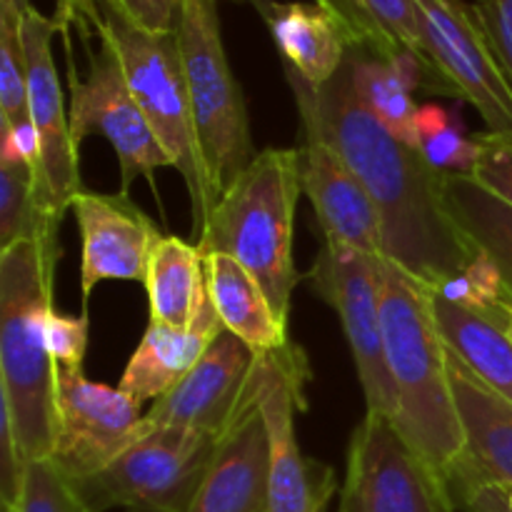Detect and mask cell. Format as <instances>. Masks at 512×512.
I'll list each match as a JSON object with an SVG mask.
<instances>
[{
  "instance_id": "obj_1",
  "label": "cell",
  "mask_w": 512,
  "mask_h": 512,
  "mask_svg": "<svg viewBox=\"0 0 512 512\" xmlns=\"http://www.w3.org/2000/svg\"><path fill=\"white\" fill-rule=\"evenodd\" d=\"M285 78L298 105L300 133L325 140L368 190L380 215L385 258L430 290L468 270L480 253L445 205L443 173L365 108L348 63L325 85L305 83L288 68Z\"/></svg>"
},
{
  "instance_id": "obj_2",
  "label": "cell",
  "mask_w": 512,
  "mask_h": 512,
  "mask_svg": "<svg viewBox=\"0 0 512 512\" xmlns=\"http://www.w3.org/2000/svg\"><path fill=\"white\" fill-rule=\"evenodd\" d=\"M60 248L18 240L0 250V398L23 463L50 460L55 448V360L48 315Z\"/></svg>"
},
{
  "instance_id": "obj_3",
  "label": "cell",
  "mask_w": 512,
  "mask_h": 512,
  "mask_svg": "<svg viewBox=\"0 0 512 512\" xmlns=\"http://www.w3.org/2000/svg\"><path fill=\"white\" fill-rule=\"evenodd\" d=\"M380 303L385 355L398 395L395 425L445 480L463 453L465 435L450 388V353L435 323L433 290L383 258Z\"/></svg>"
},
{
  "instance_id": "obj_4",
  "label": "cell",
  "mask_w": 512,
  "mask_h": 512,
  "mask_svg": "<svg viewBox=\"0 0 512 512\" xmlns=\"http://www.w3.org/2000/svg\"><path fill=\"white\" fill-rule=\"evenodd\" d=\"M53 18L63 28H88L118 55L135 103L140 105L155 138L173 160V168L188 185L193 205V238H198L210 213V195L195 135L178 33H153L140 28L105 0H58Z\"/></svg>"
},
{
  "instance_id": "obj_5",
  "label": "cell",
  "mask_w": 512,
  "mask_h": 512,
  "mask_svg": "<svg viewBox=\"0 0 512 512\" xmlns=\"http://www.w3.org/2000/svg\"><path fill=\"white\" fill-rule=\"evenodd\" d=\"M300 193V150H260L220 195L195 238L203 255H230L245 265L283 323H288L290 300L300 283L293 260V225Z\"/></svg>"
},
{
  "instance_id": "obj_6",
  "label": "cell",
  "mask_w": 512,
  "mask_h": 512,
  "mask_svg": "<svg viewBox=\"0 0 512 512\" xmlns=\"http://www.w3.org/2000/svg\"><path fill=\"white\" fill-rule=\"evenodd\" d=\"M210 210L255 160L243 90L230 70L220 28V0H180L175 25ZM210 215V213H208Z\"/></svg>"
},
{
  "instance_id": "obj_7",
  "label": "cell",
  "mask_w": 512,
  "mask_h": 512,
  "mask_svg": "<svg viewBox=\"0 0 512 512\" xmlns=\"http://www.w3.org/2000/svg\"><path fill=\"white\" fill-rule=\"evenodd\" d=\"M218 440L195 430H145L108 468L73 485L88 512H188Z\"/></svg>"
},
{
  "instance_id": "obj_8",
  "label": "cell",
  "mask_w": 512,
  "mask_h": 512,
  "mask_svg": "<svg viewBox=\"0 0 512 512\" xmlns=\"http://www.w3.org/2000/svg\"><path fill=\"white\" fill-rule=\"evenodd\" d=\"M338 512H455L438 470L393 418L365 413L348 445Z\"/></svg>"
},
{
  "instance_id": "obj_9",
  "label": "cell",
  "mask_w": 512,
  "mask_h": 512,
  "mask_svg": "<svg viewBox=\"0 0 512 512\" xmlns=\"http://www.w3.org/2000/svg\"><path fill=\"white\" fill-rule=\"evenodd\" d=\"M380 260L383 258L323 240L308 280L343 323L368 413H383L395 420L398 395L385 355Z\"/></svg>"
},
{
  "instance_id": "obj_10",
  "label": "cell",
  "mask_w": 512,
  "mask_h": 512,
  "mask_svg": "<svg viewBox=\"0 0 512 512\" xmlns=\"http://www.w3.org/2000/svg\"><path fill=\"white\" fill-rule=\"evenodd\" d=\"M83 38L88 50L85 78L78 75L70 45L65 43L70 78V133L78 148L90 135H100L113 145L120 163L123 193H128L135 178H148L153 183L155 170L173 168V160L158 143L148 118L135 103L113 48L103 38H98V48L90 45L88 35Z\"/></svg>"
},
{
  "instance_id": "obj_11",
  "label": "cell",
  "mask_w": 512,
  "mask_h": 512,
  "mask_svg": "<svg viewBox=\"0 0 512 512\" xmlns=\"http://www.w3.org/2000/svg\"><path fill=\"white\" fill-rule=\"evenodd\" d=\"M310 378L303 348L265 353L258 378V408L270 440L268 508L265 512H325L338 490L330 465L303 455L295 435V410L305 408Z\"/></svg>"
},
{
  "instance_id": "obj_12",
  "label": "cell",
  "mask_w": 512,
  "mask_h": 512,
  "mask_svg": "<svg viewBox=\"0 0 512 512\" xmlns=\"http://www.w3.org/2000/svg\"><path fill=\"white\" fill-rule=\"evenodd\" d=\"M138 400L120 388L90 383L83 368L55 375V448L50 460L70 483L108 468L145 435Z\"/></svg>"
},
{
  "instance_id": "obj_13",
  "label": "cell",
  "mask_w": 512,
  "mask_h": 512,
  "mask_svg": "<svg viewBox=\"0 0 512 512\" xmlns=\"http://www.w3.org/2000/svg\"><path fill=\"white\" fill-rule=\"evenodd\" d=\"M425 43L460 100H468L490 133L512 130V83L495 58L478 13L465 0H418Z\"/></svg>"
},
{
  "instance_id": "obj_14",
  "label": "cell",
  "mask_w": 512,
  "mask_h": 512,
  "mask_svg": "<svg viewBox=\"0 0 512 512\" xmlns=\"http://www.w3.org/2000/svg\"><path fill=\"white\" fill-rule=\"evenodd\" d=\"M263 355L223 330L200 363L168 395L150 405L143 430L180 428L220 438L253 390Z\"/></svg>"
},
{
  "instance_id": "obj_15",
  "label": "cell",
  "mask_w": 512,
  "mask_h": 512,
  "mask_svg": "<svg viewBox=\"0 0 512 512\" xmlns=\"http://www.w3.org/2000/svg\"><path fill=\"white\" fill-rule=\"evenodd\" d=\"M63 33L55 18L30 8L23 13V48L28 63L30 120L40 138V175L43 195L50 210L63 220L75 195L83 193L78 165V145L70 133V113L60 90L58 68L53 60V35Z\"/></svg>"
},
{
  "instance_id": "obj_16",
  "label": "cell",
  "mask_w": 512,
  "mask_h": 512,
  "mask_svg": "<svg viewBox=\"0 0 512 512\" xmlns=\"http://www.w3.org/2000/svg\"><path fill=\"white\" fill-rule=\"evenodd\" d=\"M70 210L83 238L80 293L88 305L90 293L103 280L145 283L150 258L165 235L158 225L130 200L128 193L75 195Z\"/></svg>"
},
{
  "instance_id": "obj_17",
  "label": "cell",
  "mask_w": 512,
  "mask_h": 512,
  "mask_svg": "<svg viewBox=\"0 0 512 512\" xmlns=\"http://www.w3.org/2000/svg\"><path fill=\"white\" fill-rule=\"evenodd\" d=\"M448 373L465 435L463 453L445 475L455 505L470 490L512 488V403L480 383L453 353L448 355Z\"/></svg>"
},
{
  "instance_id": "obj_18",
  "label": "cell",
  "mask_w": 512,
  "mask_h": 512,
  "mask_svg": "<svg viewBox=\"0 0 512 512\" xmlns=\"http://www.w3.org/2000/svg\"><path fill=\"white\" fill-rule=\"evenodd\" d=\"M258 378L260 368L243 408L220 435L213 463L188 512H265L268 508L270 440L258 408Z\"/></svg>"
},
{
  "instance_id": "obj_19",
  "label": "cell",
  "mask_w": 512,
  "mask_h": 512,
  "mask_svg": "<svg viewBox=\"0 0 512 512\" xmlns=\"http://www.w3.org/2000/svg\"><path fill=\"white\" fill-rule=\"evenodd\" d=\"M298 150L303 193L313 203L325 240L385 258L380 215L350 165L313 133H303Z\"/></svg>"
},
{
  "instance_id": "obj_20",
  "label": "cell",
  "mask_w": 512,
  "mask_h": 512,
  "mask_svg": "<svg viewBox=\"0 0 512 512\" xmlns=\"http://www.w3.org/2000/svg\"><path fill=\"white\" fill-rule=\"evenodd\" d=\"M223 330L225 325L215 313L210 295L198 320L190 328L150 323L133 358L125 365L118 388L138 400L140 405L155 403L168 395L200 363V358L208 353L213 340Z\"/></svg>"
},
{
  "instance_id": "obj_21",
  "label": "cell",
  "mask_w": 512,
  "mask_h": 512,
  "mask_svg": "<svg viewBox=\"0 0 512 512\" xmlns=\"http://www.w3.org/2000/svg\"><path fill=\"white\" fill-rule=\"evenodd\" d=\"M315 5L335 20L348 48L390 60H415L455 90L425 43L418 0H315Z\"/></svg>"
},
{
  "instance_id": "obj_22",
  "label": "cell",
  "mask_w": 512,
  "mask_h": 512,
  "mask_svg": "<svg viewBox=\"0 0 512 512\" xmlns=\"http://www.w3.org/2000/svg\"><path fill=\"white\" fill-rule=\"evenodd\" d=\"M353 88L365 108L405 143L418 148V113L413 90L430 95H455V90L415 60H390L360 48H348L345 55Z\"/></svg>"
},
{
  "instance_id": "obj_23",
  "label": "cell",
  "mask_w": 512,
  "mask_h": 512,
  "mask_svg": "<svg viewBox=\"0 0 512 512\" xmlns=\"http://www.w3.org/2000/svg\"><path fill=\"white\" fill-rule=\"evenodd\" d=\"M248 3L263 15L283 58V68L298 73L310 85H325L343 68L348 43L335 20L320 5L275 0Z\"/></svg>"
},
{
  "instance_id": "obj_24",
  "label": "cell",
  "mask_w": 512,
  "mask_h": 512,
  "mask_svg": "<svg viewBox=\"0 0 512 512\" xmlns=\"http://www.w3.org/2000/svg\"><path fill=\"white\" fill-rule=\"evenodd\" d=\"M208 295L225 330L238 335L258 353L288 350V323L278 318L268 295L245 265L230 255H205Z\"/></svg>"
},
{
  "instance_id": "obj_25",
  "label": "cell",
  "mask_w": 512,
  "mask_h": 512,
  "mask_svg": "<svg viewBox=\"0 0 512 512\" xmlns=\"http://www.w3.org/2000/svg\"><path fill=\"white\" fill-rule=\"evenodd\" d=\"M435 323L445 348L493 393L512 403V338L495 313L463 308L433 293Z\"/></svg>"
},
{
  "instance_id": "obj_26",
  "label": "cell",
  "mask_w": 512,
  "mask_h": 512,
  "mask_svg": "<svg viewBox=\"0 0 512 512\" xmlns=\"http://www.w3.org/2000/svg\"><path fill=\"white\" fill-rule=\"evenodd\" d=\"M145 290L150 323L190 328L208 303V270L198 245L165 235L150 258Z\"/></svg>"
},
{
  "instance_id": "obj_27",
  "label": "cell",
  "mask_w": 512,
  "mask_h": 512,
  "mask_svg": "<svg viewBox=\"0 0 512 512\" xmlns=\"http://www.w3.org/2000/svg\"><path fill=\"white\" fill-rule=\"evenodd\" d=\"M443 198L468 243L495 265L512 303V205L463 173H443Z\"/></svg>"
},
{
  "instance_id": "obj_28",
  "label": "cell",
  "mask_w": 512,
  "mask_h": 512,
  "mask_svg": "<svg viewBox=\"0 0 512 512\" xmlns=\"http://www.w3.org/2000/svg\"><path fill=\"white\" fill-rule=\"evenodd\" d=\"M30 120L28 63L23 48V13L10 0H0V123Z\"/></svg>"
},
{
  "instance_id": "obj_29",
  "label": "cell",
  "mask_w": 512,
  "mask_h": 512,
  "mask_svg": "<svg viewBox=\"0 0 512 512\" xmlns=\"http://www.w3.org/2000/svg\"><path fill=\"white\" fill-rule=\"evenodd\" d=\"M418 150L440 173H473L475 138L468 135L458 110L423 105L418 113Z\"/></svg>"
},
{
  "instance_id": "obj_30",
  "label": "cell",
  "mask_w": 512,
  "mask_h": 512,
  "mask_svg": "<svg viewBox=\"0 0 512 512\" xmlns=\"http://www.w3.org/2000/svg\"><path fill=\"white\" fill-rule=\"evenodd\" d=\"M5 512H88L75 485L65 478L53 460H33L25 468L23 490L15 508Z\"/></svg>"
},
{
  "instance_id": "obj_31",
  "label": "cell",
  "mask_w": 512,
  "mask_h": 512,
  "mask_svg": "<svg viewBox=\"0 0 512 512\" xmlns=\"http://www.w3.org/2000/svg\"><path fill=\"white\" fill-rule=\"evenodd\" d=\"M475 165L470 178L512 205V130L475 133Z\"/></svg>"
},
{
  "instance_id": "obj_32",
  "label": "cell",
  "mask_w": 512,
  "mask_h": 512,
  "mask_svg": "<svg viewBox=\"0 0 512 512\" xmlns=\"http://www.w3.org/2000/svg\"><path fill=\"white\" fill-rule=\"evenodd\" d=\"M45 333H48L55 368H83L85 348H88V315L83 313L80 318H73L53 310L48 315Z\"/></svg>"
},
{
  "instance_id": "obj_33",
  "label": "cell",
  "mask_w": 512,
  "mask_h": 512,
  "mask_svg": "<svg viewBox=\"0 0 512 512\" xmlns=\"http://www.w3.org/2000/svg\"><path fill=\"white\" fill-rule=\"evenodd\" d=\"M473 8L493 45L495 58L512 83V0H478Z\"/></svg>"
},
{
  "instance_id": "obj_34",
  "label": "cell",
  "mask_w": 512,
  "mask_h": 512,
  "mask_svg": "<svg viewBox=\"0 0 512 512\" xmlns=\"http://www.w3.org/2000/svg\"><path fill=\"white\" fill-rule=\"evenodd\" d=\"M105 3L153 33H170L178 25L180 0H105Z\"/></svg>"
},
{
  "instance_id": "obj_35",
  "label": "cell",
  "mask_w": 512,
  "mask_h": 512,
  "mask_svg": "<svg viewBox=\"0 0 512 512\" xmlns=\"http://www.w3.org/2000/svg\"><path fill=\"white\" fill-rule=\"evenodd\" d=\"M455 510H463V512H510L508 495H505V488H498V485H488V488L470 490V493L460 495V498L455 500Z\"/></svg>"
},
{
  "instance_id": "obj_36",
  "label": "cell",
  "mask_w": 512,
  "mask_h": 512,
  "mask_svg": "<svg viewBox=\"0 0 512 512\" xmlns=\"http://www.w3.org/2000/svg\"><path fill=\"white\" fill-rule=\"evenodd\" d=\"M498 318L503 320L505 330H508V335L512 338V303H510V300H505V303L500 305V308H498Z\"/></svg>"
},
{
  "instance_id": "obj_37",
  "label": "cell",
  "mask_w": 512,
  "mask_h": 512,
  "mask_svg": "<svg viewBox=\"0 0 512 512\" xmlns=\"http://www.w3.org/2000/svg\"><path fill=\"white\" fill-rule=\"evenodd\" d=\"M10 3H13L20 13H28V10L33 8V5H30V0H10Z\"/></svg>"
},
{
  "instance_id": "obj_38",
  "label": "cell",
  "mask_w": 512,
  "mask_h": 512,
  "mask_svg": "<svg viewBox=\"0 0 512 512\" xmlns=\"http://www.w3.org/2000/svg\"><path fill=\"white\" fill-rule=\"evenodd\" d=\"M505 495H508V508L512 512V488H505Z\"/></svg>"
}]
</instances>
